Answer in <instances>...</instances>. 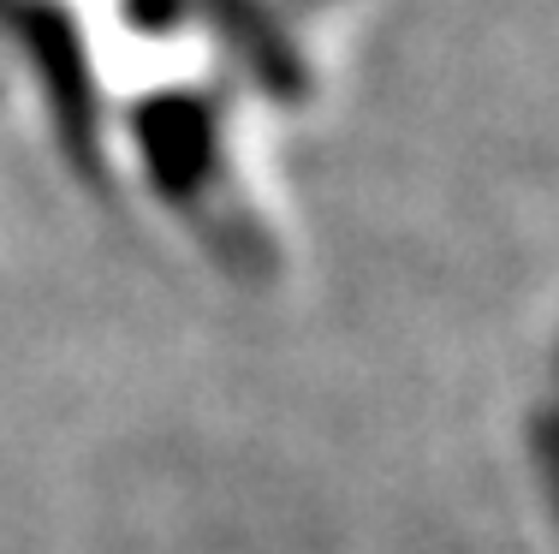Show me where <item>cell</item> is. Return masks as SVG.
I'll list each match as a JSON object with an SVG mask.
<instances>
[{"label":"cell","mask_w":559,"mask_h":554,"mask_svg":"<svg viewBox=\"0 0 559 554\" xmlns=\"http://www.w3.org/2000/svg\"><path fill=\"white\" fill-rule=\"evenodd\" d=\"M12 24L31 43L36 66L48 78V102H55V126L72 150V162L96 155V78L84 60V36L55 0H12Z\"/></svg>","instance_id":"cell-1"},{"label":"cell","mask_w":559,"mask_h":554,"mask_svg":"<svg viewBox=\"0 0 559 554\" xmlns=\"http://www.w3.org/2000/svg\"><path fill=\"white\" fill-rule=\"evenodd\" d=\"M138 143L155 191L173 209L191 203L203 191V179L215 174V114L203 108V96H185V90L150 96L138 114Z\"/></svg>","instance_id":"cell-2"},{"label":"cell","mask_w":559,"mask_h":554,"mask_svg":"<svg viewBox=\"0 0 559 554\" xmlns=\"http://www.w3.org/2000/svg\"><path fill=\"white\" fill-rule=\"evenodd\" d=\"M203 7L215 12V24L226 31V43L245 55V66L262 78V84L280 90V96H304V60H298V48H292V36L280 31L257 0H203Z\"/></svg>","instance_id":"cell-3"},{"label":"cell","mask_w":559,"mask_h":554,"mask_svg":"<svg viewBox=\"0 0 559 554\" xmlns=\"http://www.w3.org/2000/svg\"><path fill=\"white\" fill-rule=\"evenodd\" d=\"M126 19L138 31H173L185 24V0H126Z\"/></svg>","instance_id":"cell-4"}]
</instances>
